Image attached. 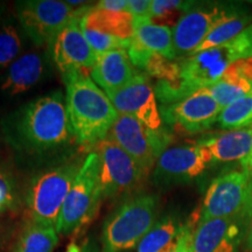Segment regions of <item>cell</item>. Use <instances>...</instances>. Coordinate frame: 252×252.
I'll return each mask as SVG.
<instances>
[{
	"label": "cell",
	"instance_id": "cell-1",
	"mask_svg": "<svg viewBox=\"0 0 252 252\" xmlns=\"http://www.w3.org/2000/svg\"><path fill=\"white\" fill-rule=\"evenodd\" d=\"M1 131L15 152L31 157L59 152L75 140L61 91L31 100L9 113L2 118Z\"/></svg>",
	"mask_w": 252,
	"mask_h": 252
},
{
	"label": "cell",
	"instance_id": "cell-2",
	"mask_svg": "<svg viewBox=\"0 0 252 252\" xmlns=\"http://www.w3.org/2000/svg\"><path fill=\"white\" fill-rule=\"evenodd\" d=\"M62 78L75 141L84 146H94L106 139L119 116L108 94L99 89L88 72H71Z\"/></svg>",
	"mask_w": 252,
	"mask_h": 252
},
{
	"label": "cell",
	"instance_id": "cell-3",
	"mask_svg": "<svg viewBox=\"0 0 252 252\" xmlns=\"http://www.w3.org/2000/svg\"><path fill=\"white\" fill-rule=\"evenodd\" d=\"M252 58V24L229 42L189 55L180 61L181 80L190 96L219 82L235 62Z\"/></svg>",
	"mask_w": 252,
	"mask_h": 252
},
{
	"label": "cell",
	"instance_id": "cell-4",
	"mask_svg": "<svg viewBox=\"0 0 252 252\" xmlns=\"http://www.w3.org/2000/svg\"><path fill=\"white\" fill-rule=\"evenodd\" d=\"M159 198L140 194L123 202L104 222L102 252H125L140 243L157 223Z\"/></svg>",
	"mask_w": 252,
	"mask_h": 252
},
{
	"label": "cell",
	"instance_id": "cell-5",
	"mask_svg": "<svg viewBox=\"0 0 252 252\" xmlns=\"http://www.w3.org/2000/svg\"><path fill=\"white\" fill-rule=\"evenodd\" d=\"M82 163L77 160L64 161L50 166L33 176L25 200L31 215V222L56 228L61 208L80 172Z\"/></svg>",
	"mask_w": 252,
	"mask_h": 252
},
{
	"label": "cell",
	"instance_id": "cell-6",
	"mask_svg": "<svg viewBox=\"0 0 252 252\" xmlns=\"http://www.w3.org/2000/svg\"><path fill=\"white\" fill-rule=\"evenodd\" d=\"M102 198L100 160L97 153L90 152L82 163L80 172L61 208L56 224L58 234H71L93 220Z\"/></svg>",
	"mask_w": 252,
	"mask_h": 252
},
{
	"label": "cell",
	"instance_id": "cell-7",
	"mask_svg": "<svg viewBox=\"0 0 252 252\" xmlns=\"http://www.w3.org/2000/svg\"><path fill=\"white\" fill-rule=\"evenodd\" d=\"M15 8L20 30L37 48L49 47L59 32L77 15V9L58 0H25L18 1Z\"/></svg>",
	"mask_w": 252,
	"mask_h": 252
},
{
	"label": "cell",
	"instance_id": "cell-8",
	"mask_svg": "<svg viewBox=\"0 0 252 252\" xmlns=\"http://www.w3.org/2000/svg\"><path fill=\"white\" fill-rule=\"evenodd\" d=\"M108 138L125 151L149 174L171 141L165 130L153 131L131 116L119 115Z\"/></svg>",
	"mask_w": 252,
	"mask_h": 252
},
{
	"label": "cell",
	"instance_id": "cell-9",
	"mask_svg": "<svg viewBox=\"0 0 252 252\" xmlns=\"http://www.w3.org/2000/svg\"><path fill=\"white\" fill-rule=\"evenodd\" d=\"M250 181L251 174L245 169L223 173L214 179L204 195L198 220L247 215L245 206Z\"/></svg>",
	"mask_w": 252,
	"mask_h": 252
},
{
	"label": "cell",
	"instance_id": "cell-10",
	"mask_svg": "<svg viewBox=\"0 0 252 252\" xmlns=\"http://www.w3.org/2000/svg\"><path fill=\"white\" fill-rule=\"evenodd\" d=\"M100 160L103 197L115 198L128 193L144 180L145 172L132 158L109 138L94 145Z\"/></svg>",
	"mask_w": 252,
	"mask_h": 252
},
{
	"label": "cell",
	"instance_id": "cell-11",
	"mask_svg": "<svg viewBox=\"0 0 252 252\" xmlns=\"http://www.w3.org/2000/svg\"><path fill=\"white\" fill-rule=\"evenodd\" d=\"M119 115L131 116L153 131L162 130V118L150 76L138 71L130 83L105 93Z\"/></svg>",
	"mask_w": 252,
	"mask_h": 252
},
{
	"label": "cell",
	"instance_id": "cell-12",
	"mask_svg": "<svg viewBox=\"0 0 252 252\" xmlns=\"http://www.w3.org/2000/svg\"><path fill=\"white\" fill-rule=\"evenodd\" d=\"M48 50L62 76L71 72H87L88 69L91 71L98 58L84 36L81 18L77 15L59 32Z\"/></svg>",
	"mask_w": 252,
	"mask_h": 252
},
{
	"label": "cell",
	"instance_id": "cell-13",
	"mask_svg": "<svg viewBox=\"0 0 252 252\" xmlns=\"http://www.w3.org/2000/svg\"><path fill=\"white\" fill-rule=\"evenodd\" d=\"M252 219L247 215L198 220L193 232V252H238Z\"/></svg>",
	"mask_w": 252,
	"mask_h": 252
},
{
	"label": "cell",
	"instance_id": "cell-14",
	"mask_svg": "<svg viewBox=\"0 0 252 252\" xmlns=\"http://www.w3.org/2000/svg\"><path fill=\"white\" fill-rule=\"evenodd\" d=\"M207 167L198 145L168 147L157 160L153 182L162 188L188 184L202 175Z\"/></svg>",
	"mask_w": 252,
	"mask_h": 252
},
{
	"label": "cell",
	"instance_id": "cell-15",
	"mask_svg": "<svg viewBox=\"0 0 252 252\" xmlns=\"http://www.w3.org/2000/svg\"><path fill=\"white\" fill-rule=\"evenodd\" d=\"M220 111L222 108L206 89L198 90L180 102L160 108L163 122L189 133L208 130L217 122Z\"/></svg>",
	"mask_w": 252,
	"mask_h": 252
},
{
	"label": "cell",
	"instance_id": "cell-16",
	"mask_svg": "<svg viewBox=\"0 0 252 252\" xmlns=\"http://www.w3.org/2000/svg\"><path fill=\"white\" fill-rule=\"evenodd\" d=\"M220 14V6H195L179 19L173 28L176 58L191 55L206 39Z\"/></svg>",
	"mask_w": 252,
	"mask_h": 252
},
{
	"label": "cell",
	"instance_id": "cell-17",
	"mask_svg": "<svg viewBox=\"0 0 252 252\" xmlns=\"http://www.w3.org/2000/svg\"><path fill=\"white\" fill-rule=\"evenodd\" d=\"M50 59L49 50L20 55L2 75L0 89L9 96L26 93L45 80L50 70Z\"/></svg>",
	"mask_w": 252,
	"mask_h": 252
},
{
	"label": "cell",
	"instance_id": "cell-18",
	"mask_svg": "<svg viewBox=\"0 0 252 252\" xmlns=\"http://www.w3.org/2000/svg\"><path fill=\"white\" fill-rule=\"evenodd\" d=\"M197 145L208 165L241 161L252 152V125L208 137Z\"/></svg>",
	"mask_w": 252,
	"mask_h": 252
},
{
	"label": "cell",
	"instance_id": "cell-19",
	"mask_svg": "<svg viewBox=\"0 0 252 252\" xmlns=\"http://www.w3.org/2000/svg\"><path fill=\"white\" fill-rule=\"evenodd\" d=\"M134 70L127 49H113L98 55L91 69V78L105 93L116 91L133 80Z\"/></svg>",
	"mask_w": 252,
	"mask_h": 252
},
{
	"label": "cell",
	"instance_id": "cell-20",
	"mask_svg": "<svg viewBox=\"0 0 252 252\" xmlns=\"http://www.w3.org/2000/svg\"><path fill=\"white\" fill-rule=\"evenodd\" d=\"M251 21L252 13L247 8L237 5H220L219 20L193 54L229 42L241 34Z\"/></svg>",
	"mask_w": 252,
	"mask_h": 252
},
{
	"label": "cell",
	"instance_id": "cell-21",
	"mask_svg": "<svg viewBox=\"0 0 252 252\" xmlns=\"http://www.w3.org/2000/svg\"><path fill=\"white\" fill-rule=\"evenodd\" d=\"M81 26L89 27L118 39L131 41L134 35V19L127 11L115 12L90 6L82 15Z\"/></svg>",
	"mask_w": 252,
	"mask_h": 252
},
{
	"label": "cell",
	"instance_id": "cell-22",
	"mask_svg": "<svg viewBox=\"0 0 252 252\" xmlns=\"http://www.w3.org/2000/svg\"><path fill=\"white\" fill-rule=\"evenodd\" d=\"M132 40L150 53H156L172 61L176 60L173 31L168 26L157 25L150 19H134Z\"/></svg>",
	"mask_w": 252,
	"mask_h": 252
},
{
	"label": "cell",
	"instance_id": "cell-23",
	"mask_svg": "<svg viewBox=\"0 0 252 252\" xmlns=\"http://www.w3.org/2000/svg\"><path fill=\"white\" fill-rule=\"evenodd\" d=\"M204 89L223 110L245 96L252 89V84L239 72L235 62L230 65L219 82Z\"/></svg>",
	"mask_w": 252,
	"mask_h": 252
},
{
	"label": "cell",
	"instance_id": "cell-24",
	"mask_svg": "<svg viewBox=\"0 0 252 252\" xmlns=\"http://www.w3.org/2000/svg\"><path fill=\"white\" fill-rule=\"evenodd\" d=\"M58 244L55 226L31 222L19 237L13 252H54Z\"/></svg>",
	"mask_w": 252,
	"mask_h": 252
},
{
	"label": "cell",
	"instance_id": "cell-25",
	"mask_svg": "<svg viewBox=\"0 0 252 252\" xmlns=\"http://www.w3.org/2000/svg\"><path fill=\"white\" fill-rule=\"evenodd\" d=\"M182 225L174 216H165L145 235L138 244V252H163L174 243Z\"/></svg>",
	"mask_w": 252,
	"mask_h": 252
},
{
	"label": "cell",
	"instance_id": "cell-26",
	"mask_svg": "<svg viewBox=\"0 0 252 252\" xmlns=\"http://www.w3.org/2000/svg\"><path fill=\"white\" fill-rule=\"evenodd\" d=\"M219 125L224 130H239L252 125V89L220 111Z\"/></svg>",
	"mask_w": 252,
	"mask_h": 252
},
{
	"label": "cell",
	"instance_id": "cell-27",
	"mask_svg": "<svg viewBox=\"0 0 252 252\" xmlns=\"http://www.w3.org/2000/svg\"><path fill=\"white\" fill-rule=\"evenodd\" d=\"M23 47L20 30L12 21L0 26V75L19 58Z\"/></svg>",
	"mask_w": 252,
	"mask_h": 252
},
{
	"label": "cell",
	"instance_id": "cell-28",
	"mask_svg": "<svg viewBox=\"0 0 252 252\" xmlns=\"http://www.w3.org/2000/svg\"><path fill=\"white\" fill-rule=\"evenodd\" d=\"M194 7V2L181 0H152L150 20L157 25L176 24L182 15Z\"/></svg>",
	"mask_w": 252,
	"mask_h": 252
},
{
	"label": "cell",
	"instance_id": "cell-29",
	"mask_svg": "<svg viewBox=\"0 0 252 252\" xmlns=\"http://www.w3.org/2000/svg\"><path fill=\"white\" fill-rule=\"evenodd\" d=\"M19 191L12 173L0 167V213L19 206Z\"/></svg>",
	"mask_w": 252,
	"mask_h": 252
},
{
	"label": "cell",
	"instance_id": "cell-30",
	"mask_svg": "<svg viewBox=\"0 0 252 252\" xmlns=\"http://www.w3.org/2000/svg\"><path fill=\"white\" fill-rule=\"evenodd\" d=\"M194 229L195 228H193L191 223L182 225L176 241L163 252H193L191 250V239H193Z\"/></svg>",
	"mask_w": 252,
	"mask_h": 252
},
{
	"label": "cell",
	"instance_id": "cell-31",
	"mask_svg": "<svg viewBox=\"0 0 252 252\" xmlns=\"http://www.w3.org/2000/svg\"><path fill=\"white\" fill-rule=\"evenodd\" d=\"M152 0H128L127 12L133 19H150Z\"/></svg>",
	"mask_w": 252,
	"mask_h": 252
},
{
	"label": "cell",
	"instance_id": "cell-32",
	"mask_svg": "<svg viewBox=\"0 0 252 252\" xmlns=\"http://www.w3.org/2000/svg\"><path fill=\"white\" fill-rule=\"evenodd\" d=\"M97 8L106 9V11H115V12H124L127 11L128 1L126 0H103V1L97 2Z\"/></svg>",
	"mask_w": 252,
	"mask_h": 252
},
{
	"label": "cell",
	"instance_id": "cell-33",
	"mask_svg": "<svg viewBox=\"0 0 252 252\" xmlns=\"http://www.w3.org/2000/svg\"><path fill=\"white\" fill-rule=\"evenodd\" d=\"M76 252H102V250H99L98 245L96 244V242L89 241V242H87V243L84 244L82 248L76 249Z\"/></svg>",
	"mask_w": 252,
	"mask_h": 252
},
{
	"label": "cell",
	"instance_id": "cell-34",
	"mask_svg": "<svg viewBox=\"0 0 252 252\" xmlns=\"http://www.w3.org/2000/svg\"><path fill=\"white\" fill-rule=\"evenodd\" d=\"M245 214L252 219V176H251V181L248 189V200H247V206H245Z\"/></svg>",
	"mask_w": 252,
	"mask_h": 252
},
{
	"label": "cell",
	"instance_id": "cell-35",
	"mask_svg": "<svg viewBox=\"0 0 252 252\" xmlns=\"http://www.w3.org/2000/svg\"><path fill=\"white\" fill-rule=\"evenodd\" d=\"M241 165L243 167V169H245L252 176V152L247 158H244L243 160H241Z\"/></svg>",
	"mask_w": 252,
	"mask_h": 252
},
{
	"label": "cell",
	"instance_id": "cell-36",
	"mask_svg": "<svg viewBox=\"0 0 252 252\" xmlns=\"http://www.w3.org/2000/svg\"><path fill=\"white\" fill-rule=\"evenodd\" d=\"M245 249H247V251L252 252V223H251L250 230H249L248 232L247 238H245Z\"/></svg>",
	"mask_w": 252,
	"mask_h": 252
}]
</instances>
